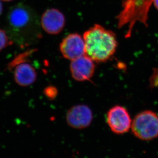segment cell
Listing matches in <instances>:
<instances>
[{
    "instance_id": "cell-15",
    "label": "cell",
    "mask_w": 158,
    "mask_h": 158,
    "mask_svg": "<svg viewBox=\"0 0 158 158\" xmlns=\"http://www.w3.org/2000/svg\"><path fill=\"white\" fill-rule=\"evenodd\" d=\"M2 11H3V6H2L1 2L0 1V15L2 13Z\"/></svg>"
},
{
    "instance_id": "cell-2",
    "label": "cell",
    "mask_w": 158,
    "mask_h": 158,
    "mask_svg": "<svg viewBox=\"0 0 158 158\" xmlns=\"http://www.w3.org/2000/svg\"><path fill=\"white\" fill-rule=\"evenodd\" d=\"M85 54L95 62H105L111 58L117 47L115 33L95 24L86 30L83 36Z\"/></svg>"
},
{
    "instance_id": "cell-4",
    "label": "cell",
    "mask_w": 158,
    "mask_h": 158,
    "mask_svg": "<svg viewBox=\"0 0 158 158\" xmlns=\"http://www.w3.org/2000/svg\"><path fill=\"white\" fill-rule=\"evenodd\" d=\"M131 131L136 137L148 141L158 137V116L151 111L141 112L131 123Z\"/></svg>"
},
{
    "instance_id": "cell-7",
    "label": "cell",
    "mask_w": 158,
    "mask_h": 158,
    "mask_svg": "<svg viewBox=\"0 0 158 158\" xmlns=\"http://www.w3.org/2000/svg\"><path fill=\"white\" fill-rule=\"evenodd\" d=\"M93 115L91 108L85 104L72 106L66 113V122L71 128L82 129L91 125Z\"/></svg>"
},
{
    "instance_id": "cell-5",
    "label": "cell",
    "mask_w": 158,
    "mask_h": 158,
    "mask_svg": "<svg viewBox=\"0 0 158 158\" xmlns=\"http://www.w3.org/2000/svg\"><path fill=\"white\" fill-rule=\"evenodd\" d=\"M32 52L33 50L19 54L8 65V68L13 70L14 80L20 86H29L34 83L37 78L35 69L27 59Z\"/></svg>"
},
{
    "instance_id": "cell-6",
    "label": "cell",
    "mask_w": 158,
    "mask_h": 158,
    "mask_svg": "<svg viewBox=\"0 0 158 158\" xmlns=\"http://www.w3.org/2000/svg\"><path fill=\"white\" fill-rule=\"evenodd\" d=\"M106 122L114 133L121 134L129 131L132 121L127 109L123 106L116 105L107 112Z\"/></svg>"
},
{
    "instance_id": "cell-13",
    "label": "cell",
    "mask_w": 158,
    "mask_h": 158,
    "mask_svg": "<svg viewBox=\"0 0 158 158\" xmlns=\"http://www.w3.org/2000/svg\"><path fill=\"white\" fill-rule=\"evenodd\" d=\"M150 85L152 87L158 86V70L155 69L150 78Z\"/></svg>"
},
{
    "instance_id": "cell-8",
    "label": "cell",
    "mask_w": 158,
    "mask_h": 158,
    "mask_svg": "<svg viewBox=\"0 0 158 158\" xmlns=\"http://www.w3.org/2000/svg\"><path fill=\"white\" fill-rule=\"evenodd\" d=\"M60 51L68 60H75L85 55V44L84 38L77 33L66 36L60 45Z\"/></svg>"
},
{
    "instance_id": "cell-11",
    "label": "cell",
    "mask_w": 158,
    "mask_h": 158,
    "mask_svg": "<svg viewBox=\"0 0 158 158\" xmlns=\"http://www.w3.org/2000/svg\"><path fill=\"white\" fill-rule=\"evenodd\" d=\"M13 43L7 32L0 29V51Z\"/></svg>"
},
{
    "instance_id": "cell-12",
    "label": "cell",
    "mask_w": 158,
    "mask_h": 158,
    "mask_svg": "<svg viewBox=\"0 0 158 158\" xmlns=\"http://www.w3.org/2000/svg\"><path fill=\"white\" fill-rule=\"evenodd\" d=\"M44 94L49 100H54L57 95V90L55 87L52 86H48L44 90Z\"/></svg>"
},
{
    "instance_id": "cell-3",
    "label": "cell",
    "mask_w": 158,
    "mask_h": 158,
    "mask_svg": "<svg viewBox=\"0 0 158 158\" xmlns=\"http://www.w3.org/2000/svg\"><path fill=\"white\" fill-rule=\"evenodd\" d=\"M154 0H123V9L117 15L118 28L127 26L125 37H131L135 25L137 22L148 26V13Z\"/></svg>"
},
{
    "instance_id": "cell-9",
    "label": "cell",
    "mask_w": 158,
    "mask_h": 158,
    "mask_svg": "<svg viewBox=\"0 0 158 158\" xmlns=\"http://www.w3.org/2000/svg\"><path fill=\"white\" fill-rule=\"evenodd\" d=\"M94 62L85 54L71 61L70 70L72 78L79 82L90 80L95 70Z\"/></svg>"
},
{
    "instance_id": "cell-1",
    "label": "cell",
    "mask_w": 158,
    "mask_h": 158,
    "mask_svg": "<svg viewBox=\"0 0 158 158\" xmlns=\"http://www.w3.org/2000/svg\"><path fill=\"white\" fill-rule=\"evenodd\" d=\"M39 15L30 6L18 3L8 11L6 32L14 43L21 48L36 43L42 37Z\"/></svg>"
},
{
    "instance_id": "cell-16",
    "label": "cell",
    "mask_w": 158,
    "mask_h": 158,
    "mask_svg": "<svg viewBox=\"0 0 158 158\" xmlns=\"http://www.w3.org/2000/svg\"><path fill=\"white\" fill-rule=\"evenodd\" d=\"M2 1H3L5 2H10L11 1H13V0H2Z\"/></svg>"
},
{
    "instance_id": "cell-14",
    "label": "cell",
    "mask_w": 158,
    "mask_h": 158,
    "mask_svg": "<svg viewBox=\"0 0 158 158\" xmlns=\"http://www.w3.org/2000/svg\"><path fill=\"white\" fill-rule=\"evenodd\" d=\"M153 4L155 6V7L158 10V0H154Z\"/></svg>"
},
{
    "instance_id": "cell-10",
    "label": "cell",
    "mask_w": 158,
    "mask_h": 158,
    "mask_svg": "<svg viewBox=\"0 0 158 158\" xmlns=\"http://www.w3.org/2000/svg\"><path fill=\"white\" fill-rule=\"evenodd\" d=\"M42 29L48 34L56 35L62 32L66 23L64 14L58 9H47L43 14L40 19Z\"/></svg>"
}]
</instances>
